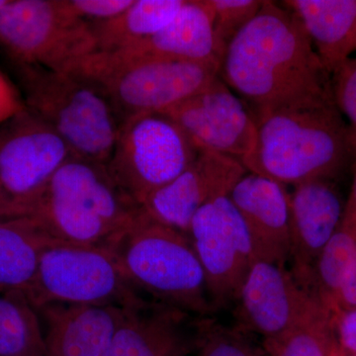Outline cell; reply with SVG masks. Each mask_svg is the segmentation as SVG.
<instances>
[{
  "label": "cell",
  "instance_id": "6da1fadb",
  "mask_svg": "<svg viewBox=\"0 0 356 356\" xmlns=\"http://www.w3.org/2000/svg\"><path fill=\"white\" fill-rule=\"evenodd\" d=\"M219 77L257 113L334 105L332 76L291 10L264 2L229 42Z\"/></svg>",
  "mask_w": 356,
  "mask_h": 356
},
{
  "label": "cell",
  "instance_id": "7a4b0ae2",
  "mask_svg": "<svg viewBox=\"0 0 356 356\" xmlns=\"http://www.w3.org/2000/svg\"><path fill=\"white\" fill-rule=\"evenodd\" d=\"M257 136L243 168L284 185L336 179L356 156L336 105L289 107L257 114Z\"/></svg>",
  "mask_w": 356,
  "mask_h": 356
},
{
  "label": "cell",
  "instance_id": "3957f363",
  "mask_svg": "<svg viewBox=\"0 0 356 356\" xmlns=\"http://www.w3.org/2000/svg\"><path fill=\"white\" fill-rule=\"evenodd\" d=\"M140 211L106 165L72 154L51 177L30 216L54 241L107 248Z\"/></svg>",
  "mask_w": 356,
  "mask_h": 356
},
{
  "label": "cell",
  "instance_id": "277c9868",
  "mask_svg": "<svg viewBox=\"0 0 356 356\" xmlns=\"http://www.w3.org/2000/svg\"><path fill=\"white\" fill-rule=\"evenodd\" d=\"M134 289L146 299L212 317L205 274L186 234L139 216L108 248Z\"/></svg>",
  "mask_w": 356,
  "mask_h": 356
},
{
  "label": "cell",
  "instance_id": "5b68a950",
  "mask_svg": "<svg viewBox=\"0 0 356 356\" xmlns=\"http://www.w3.org/2000/svg\"><path fill=\"white\" fill-rule=\"evenodd\" d=\"M26 107L79 158L107 165L121 122L106 95L86 79L13 62Z\"/></svg>",
  "mask_w": 356,
  "mask_h": 356
},
{
  "label": "cell",
  "instance_id": "8992f818",
  "mask_svg": "<svg viewBox=\"0 0 356 356\" xmlns=\"http://www.w3.org/2000/svg\"><path fill=\"white\" fill-rule=\"evenodd\" d=\"M220 62L129 58L95 51L69 74L106 95L121 124L140 114L161 113L196 95L219 76Z\"/></svg>",
  "mask_w": 356,
  "mask_h": 356
},
{
  "label": "cell",
  "instance_id": "52a82bcc",
  "mask_svg": "<svg viewBox=\"0 0 356 356\" xmlns=\"http://www.w3.org/2000/svg\"><path fill=\"white\" fill-rule=\"evenodd\" d=\"M0 44L13 62L60 72L97 51L90 24L67 0H9L0 13Z\"/></svg>",
  "mask_w": 356,
  "mask_h": 356
},
{
  "label": "cell",
  "instance_id": "ba28073f",
  "mask_svg": "<svg viewBox=\"0 0 356 356\" xmlns=\"http://www.w3.org/2000/svg\"><path fill=\"white\" fill-rule=\"evenodd\" d=\"M199 153L168 115L140 114L121 124L106 166L122 191L142 206L152 193L184 172Z\"/></svg>",
  "mask_w": 356,
  "mask_h": 356
},
{
  "label": "cell",
  "instance_id": "9c48e42d",
  "mask_svg": "<svg viewBox=\"0 0 356 356\" xmlns=\"http://www.w3.org/2000/svg\"><path fill=\"white\" fill-rule=\"evenodd\" d=\"M26 296L34 308L50 303L127 308L144 299L106 248L51 243Z\"/></svg>",
  "mask_w": 356,
  "mask_h": 356
},
{
  "label": "cell",
  "instance_id": "30bf717a",
  "mask_svg": "<svg viewBox=\"0 0 356 356\" xmlns=\"http://www.w3.org/2000/svg\"><path fill=\"white\" fill-rule=\"evenodd\" d=\"M72 154L48 124L26 109L0 125V189L21 215L30 216Z\"/></svg>",
  "mask_w": 356,
  "mask_h": 356
},
{
  "label": "cell",
  "instance_id": "8fae6325",
  "mask_svg": "<svg viewBox=\"0 0 356 356\" xmlns=\"http://www.w3.org/2000/svg\"><path fill=\"white\" fill-rule=\"evenodd\" d=\"M238 329L273 341L329 314L286 266L255 259L235 303Z\"/></svg>",
  "mask_w": 356,
  "mask_h": 356
},
{
  "label": "cell",
  "instance_id": "7c38bea8",
  "mask_svg": "<svg viewBox=\"0 0 356 356\" xmlns=\"http://www.w3.org/2000/svg\"><path fill=\"white\" fill-rule=\"evenodd\" d=\"M187 236L202 266L215 312L234 305L257 259L247 227L228 196L203 206Z\"/></svg>",
  "mask_w": 356,
  "mask_h": 356
},
{
  "label": "cell",
  "instance_id": "4fadbf2b",
  "mask_svg": "<svg viewBox=\"0 0 356 356\" xmlns=\"http://www.w3.org/2000/svg\"><path fill=\"white\" fill-rule=\"evenodd\" d=\"M161 113L182 129L199 152L241 161L254 147V115L219 76L196 95Z\"/></svg>",
  "mask_w": 356,
  "mask_h": 356
},
{
  "label": "cell",
  "instance_id": "5bb4252c",
  "mask_svg": "<svg viewBox=\"0 0 356 356\" xmlns=\"http://www.w3.org/2000/svg\"><path fill=\"white\" fill-rule=\"evenodd\" d=\"M247 172L238 159L200 152L184 172L152 193L140 208L154 221L187 235L196 213L210 201L228 196Z\"/></svg>",
  "mask_w": 356,
  "mask_h": 356
},
{
  "label": "cell",
  "instance_id": "9a60e30c",
  "mask_svg": "<svg viewBox=\"0 0 356 356\" xmlns=\"http://www.w3.org/2000/svg\"><path fill=\"white\" fill-rule=\"evenodd\" d=\"M204 318L140 299L124 309L110 356H191L197 353Z\"/></svg>",
  "mask_w": 356,
  "mask_h": 356
},
{
  "label": "cell",
  "instance_id": "2e32d148",
  "mask_svg": "<svg viewBox=\"0 0 356 356\" xmlns=\"http://www.w3.org/2000/svg\"><path fill=\"white\" fill-rule=\"evenodd\" d=\"M346 204L334 179L303 182L290 193V271L307 289L314 264L343 222Z\"/></svg>",
  "mask_w": 356,
  "mask_h": 356
},
{
  "label": "cell",
  "instance_id": "e0dca14e",
  "mask_svg": "<svg viewBox=\"0 0 356 356\" xmlns=\"http://www.w3.org/2000/svg\"><path fill=\"white\" fill-rule=\"evenodd\" d=\"M228 197L247 227L255 259L286 266L290 257V193L286 185L247 172Z\"/></svg>",
  "mask_w": 356,
  "mask_h": 356
},
{
  "label": "cell",
  "instance_id": "ac0fdd59",
  "mask_svg": "<svg viewBox=\"0 0 356 356\" xmlns=\"http://www.w3.org/2000/svg\"><path fill=\"white\" fill-rule=\"evenodd\" d=\"M124 309L50 303L36 308L49 356H110Z\"/></svg>",
  "mask_w": 356,
  "mask_h": 356
},
{
  "label": "cell",
  "instance_id": "d6986e66",
  "mask_svg": "<svg viewBox=\"0 0 356 356\" xmlns=\"http://www.w3.org/2000/svg\"><path fill=\"white\" fill-rule=\"evenodd\" d=\"M112 53L184 62L221 63L222 58L204 0H185L179 13L163 29L130 48Z\"/></svg>",
  "mask_w": 356,
  "mask_h": 356
},
{
  "label": "cell",
  "instance_id": "ffe728a7",
  "mask_svg": "<svg viewBox=\"0 0 356 356\" xmlns=\"http://www.w3.org/2000/svg\"><path fill=\"white\" fill-rule=\"evenodd\" d=\"M282 6L298 17L330 74L356 51V0H286Z\"/></svg>",
  "mask_w": 356,
  "mask_h": 356
},
{
  "label": "cell",
  "instance_id": "44dd1931",
  "mask_svg": "<svg viewBox=\"0 0 356 356\" xmlns=\"http://www.w3.org/2000/svg\"><path fill=\"white\" fill-rule=\"evenodd\" d=\"M308 289L331 317L356 308V235L344 225L314 264Z\"/></svg>",
  "mask_w": 356,
  "mask_h": 356
},
{
  "label": "cell",
  "instance_id": "7402d4cb",
  "mask_svg": "<svg viewBox=\"0 0 356 356\" xmlns=\"http://www.w3.org/2000/svg\"><path fill=\"white\" fill-rule=\"evenodd\" d=\"M54 241L32 216L0 220V292H26Z\"/></svg>",
  "mask_w": 356,
  "mask_h": 356
},
{
  "label": "cell",
  "instance_id": "603a6c76",
  "mask_svg": "<svg viewBox=\"0 0 356 356\" xmlns=\"http://www.w3.org/2000/svg\"><path fill=\"white\" fill-rule=\"evenodd\" d=\"M184 3L185 0H134L113 19L89 23L97 51L124 50L153 36L175 17Z\"/></svg>",
  "mask_w": 356,
  "mask_h": 356
},
{
  "label": "cell",
  "instance_id": "cb8c5ba5",
  "mask_svg": "<svg viewBox=\"0 0 356 356\" xmlns=\"http://www.w3.org/2000/svg\"><path fill=\"white\" fill-rule=\"evenodd\" d=\"M47 355L36 309L24 292H0V356Z\"/></svg>",
  "mask_w": 356,
  "mask_h": 356
},
{
  "label": "cell",
  "instance_id": "d4e9b609",
  "mask_svg": "<svg viewBox=\"0 0 356 356\" xmlns=\"http://www.w3.org/2000/svg\"><path fill=\"white\" fill-rule=\"evenodd\" d=\"M270 356H339L330 314L297 327L289 334L262 343Z\"/></svg>",
  "mask_w": 356,
  "mask_h": 356
},
{
  "label": "cell",
  "instance_id": "484cf974",
  "mask_svg": "<svg viewBox=\"0 0 356 356\" xmlns=\"http://www.w3.org/2000/svg\"><path fill=\"white\" fill-rule=\"evenodd\" d=\"M236 327L220 324L213 317L203 318L198 356H270L264 346Z\"/></svg>",
  "mask_w": 356,
  "mask_h": 356
},
{
  "label": "cell",
  "instance_id": "4316f807",
  "mask_svg": "<svg viewBox=\"0 0 356 356\" xmlns=\"http://www.w3.org/2000/svg\"><path fill=\"white\" fill-rule=\"evenodd\" d=\"M209 10L213 32L222 57L227 46L252 18L264 2L261 0H204Z\"/></svg>",
  "mask_w": 356,
  "mask_h": 356
},
{
  "label": "cell",
  "instance_id": "83f0119b",
  "mask_svg": "<svg viewBox=\"0 0 356 356\" xmlns=\"http://www.w3.org/2000/svg\"><path fill=\"white\" fill-rule=\"evenodd\" d=\"M331 76L334 105L348 119L356 147V58L346 60Z\"/></svg>",
  "mask_w": 356,
  "mask_h": 356
},
{
  "label": "cell",
  "instance_id": "f1b7e54d",
  "mask_svg": "<svg viewBox=\"0 0 356 356\" xmlns=\"http://www.w3.org/2000/svg\"><path fill=\"white\" fill-rule=\"evenodd\" d=\"M74 15L88 23L105 22L131 6L134 0H67Z\"/></svg>",
  "mask_w": 356,
  "mask_h": 356
},
{
  "label": "cell",
  "instance_id": "f546056e",
  "mask_svg": "<svg viewBox=\"0 0 356 356\" xmlns=\"http://www.w3.org/2000/svg\"><path fill=\"white\" fill-rule=\"evenodd\" d=\"M331 320L341 351L356 355V308L339 312Z\"/></svg>",
  "mask_w": 356,
  "mask_h": 356
},
{
  "label": "cell",
  "instance_id": "4dcf8cb0",
  "mask_svg": "<svg viewBox=\"0 0 356 356\" xmlns=\"http://www.w3.org/2000/svg\"><path fill=\"white\" fill-rule=\"evenodd\" d=\"M26 109L19 90L0 72V125Z\"/></svg>",
  "mask_w": 356,
  "mask_h": 356
},
{
  "label": "cell",
  "instance_id": "1f68e13d",
  "mask_svg": "<svg viewBox=\"0 0 356 356\" xmlns=\"http://www.w3.org/2000/svg\"><path fill=\"white\" fill-rule=\"evenodd\" d=\"M341 224L348 227L356 235V156L353 187H351L350 197H348V202L346 204V210H344V216Z\"/></svg>",
  "mask_w": 356,
  "mask_h": 356
},
{
  "label": "cell",
  "instance_id": "d6a6232c",
  "mask_svg": "<svg viewBox=\"0 0 356 356\" xmlns=\"http://www.w3.org/2000/svg\"><path fill=\"white\" fill-rule=\"evenodd\" d=\"M19 216H23V215H21L19 211L9 202L8 199L0 189V220Z\"/></svg>",
  "mask_w": 356,
  "mask_h": 356
},
{
  "label": "cell",
  "instance_id": "836d02e7",
  "mask_svg": "<svg viewBox=\"0 0 356 356\" xmlns=\"http://www.w3.org/2000/svg\"><path fill=\"white\" fill-rule=\"evenodd\" d=\"M9 0H0V13H1L2 9L4 8L8 3Z\"/></svg>",
  "mask_w": 356,
  "mask_h": 356
},
{
  "label": "cell",
  "instance_id": "e575fe53",
  "mask_svg": "<svg viewBox=\"0 0 356 356\" xmlns=\"http://www.w3.org/2000/svg\"><path fill=\"white\" fill-rule=\"evenodd\" d=\"M339 356H356L355 355H348V353H343V351H341V355Z\"/></svg>",
  "mask_w": 356,
  "mask_h": 356
},
{
  "label": "cell",
  "instance_id": "d590c367",
  "mask_svg": "<svg viewBox=\"0 0 356 356\" xmlns=\"http://www.w3.org/2000/svg\"><path fill=\"white\" fill-rule=\"evenodd\" d=\"M42 356H49L48 355H42Z\"/></svg>",
  "mask_w": 356,
  "mask_h": 356
}]
</instances>
